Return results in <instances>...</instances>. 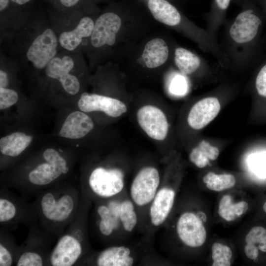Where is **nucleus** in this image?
I'll list each match as a JSON object with an SVG mask.
<instances>
[{
	"instance_id": "f257e3e1",
	"label": "nucleus",
	"mask_w": 266,
	"mask_h": 266,
	"mask_svg": "<svg viewBox=\"0 0 266 266\" xmlns=\"http://www.w3.org/2000/svg\"><path fill=\"white\" fill-rule=\"evenodd\" d=\"M58 38L51 29H46L37 35L29 47L26 57L33 67L37 69L45 68L56 56Z\"/></svg>"
},
{
	"instance_id": "f03ea898",
	"label": "nucleus",
	"mask_w": 266,
	"mask_h": 266,
	"mask_svg": "<svg viewBox=\"0 0 266 266\" xmlns=\"http://www.w3.org/2000/svg\"><path fill=\"white\" fill-rule=\"evenodd\" d=\"M89 183L96 194L102 197H110L123 190L124 173L118 168L106 169L98 167L91 172Z\"/></svg>"
},
{
	"instance_id": "7ed1b4c3",
	"label": "nucleus",
	"mask_w": 266,
	"mask_h": 266,
	"mask_svg": "<svg viewBox=\"0 0 266 266\" xmlns=\"http://www.w3.org/2000/svg\"><path fill=\"white\" fill-rule=\"evenodd\" d=\"M138 125L151 138L162 141L168 132V123L165 114L159 107L146 105L140 107L136 113Z\"/></svg>"
},
{
	"instance_id": "20e7f679",
	"label": "nucleus",
	"mask_w": 266,
	"mask_h": 266,
	"mask_svg": "<svg viewBox=\"0 0 266 266\" xmlns=\"http://www.w3.org/2000/svg\"><path fill=\"white\" fill-rule=\"evenodd\" d=\"M160 184V175L155 167L142 168L134 178L131 187V195L133 201L142 206L150 202L155 197Z\"/></svg>"
},
{
	"instance_id": "39448f33",
	"label": "nucleus",
	"mask_w": 266,
	"mask_h": 266,
	"mask_svg": "<svg viewBox=\"0 0 266 266\" xmlns=\"http://www.w3.org/2000/svg\"><path fill=\"white\" fill-rule=\"evenodd\" d=\"M74 66L70 56H56L45 68V72L48 77L58 80L66 92L74 95L79 92L80 84L78 78L70 73Z\"/></svg>"
},
{
	"instance_id": "423d86ee",
	"label": "nucleus",
	"mask_w": 266,
	"mask_h": 266,
	"mask_svg": "<svg viewBox=\"0 0 266 266\" xmlns=\"http://www.w3.org/2000/svg\"><path fill=\"white\" fill-rule=\"evenodd\" d=\"M77 104L82 112L102 111L112 117H118L128 110L126 104L118 99L86 92L82 94Z\"/></svg>"
},
{
	"instance_id": "0eeeda50",
	"label": "nucleus",
	"mask_w": 266,
	"mask_h": 266,
	"mask_svg": "<svg viewBox=\"0 0 266 266\" xmlns=\"http://www.w3.org/2000/svg\"><path fill=\"white\" fill-rule=\"evenodd\" d=\"M177 232L181 240L191 247L202 246L206 239V231L201 221L192 212H185L179 217Z\"/></svg>"
},
{
	"instance_id": "6e6552de",
	"label": "nucleus",
	"mask_w": 266,
	"mask_h": 266,
	"mask_svg": "<svg viewBox=\"0 0 266 266\" xmlns=\"http://www.w3.org/2000/svg\"><path fill=\"white\" fill-rule=\"evenodd\" d=\"M121 25L120 17L112 12L101 15L94 23L91 35V43L95 48H100L105 44L112 46L116 41V34Z\"/></svg>"
},
{
	"instance_id": "1a4fd4ad",
	"label": "nucleus",
	"mask_w": 266,
	"mask_h": 266,
	"mask_svg": "<svg viewBox=\"0 0 266 266\" xmlns=\"http://www.w3.org/2000/svg\"><path fill=\"white\" fill-rule=\"evenodd\" d=\"M262 24L261 19L253 10L244 11L237 16L230 29V35L237 43L250 42L257 36Z\"/></svg>"
},
{
	"instance_id": "9d476101",
	"label": "nucleus",
	"mask_w": 266,
	"mask_h": 266,
	"mask_svg": "<svg viewBox=\"0 0 266 266\" xmlns=\"http://www.w3.org/2000/svg\"><path fill=\"white\" fill-rule=\"evenodd\" d=\"M220 109L221 105L217 98H203L191 108L187 117L188 124L193 129L201 130L217 116Z\"/></svg>"
},
{
	"instance_id": "9b49d317",
	"label": "nucleus",
	"mask_w": 266,
	"mask_h": 266,
	"mask_svg": "<svg viewBox=\"0 0 266 266\" xmlns=\"http://www.w3.org/2000/svg\"><path fill=\"white\" fill-rule=\"evenodd\" d=\"M82 253L80 242L74 237L66 235L58 241L51 255L53 266H71L78 260Z\"/></svg>"
},
{
	"instance_id": "f8f14e48",
	"label": "nucleus",
	"mask_w": 266,
	"mask_h": 266,
	"mask_svg": "<svg viewBox=\"0 0 266 266\" xmlns=\"http://www.w3.org/2000/svg\"><path fill=\"white\" fill-rule=\"evenodd\" d=\"M92 119L84 112L76 111L68 115L59 133L60 136L79 139L88 134L94 128Z\"/></svg>"
},
{
	"instance_id": "ddd939ff",
	"label": "nucleus",
	"mask_w": 266,
	"mask_h": 266,
	"mask_svg": "<svg viewBox=\"0 0 266 266\" xmlns=\"http://www.w3.org/2000/svg\"><path fill=\"white\" fill-rule=\"evenodd\" d=\"M43 214L48 219L61 222L66 220L73 208V201L70 196L66 195L56 201L51 193L45 194L41 201Z\"/></svg>"
},
{
	"instance_id": "4468645a",
	"label": "nucleus",
	"mask_w": 266,
	"mask_h": 266,
	"mask_svg": "<svg viewBox=\"0 0 266 266\" xmlns=\"http://www.w3.org/2000/svg\"><path fill=\"white\" fill-rule=\"evenodd\" d=\"M94 23L91 18L83 17L73 29L60 34L59 44L66 50L73 51L79 45L83 38L91 36Z\"/></svg>"
},
{
	"instance_id": "2eb2a0df",
	"label": "nucleus",
	"mask_w": 266,
	"mask_h": 266,
	"mask_svg": "<svg viewBox=\"0 0 266 266\" xmlns=\"http://www.w3.org/2000/svg\"><path fill=\"white\" fill-rule=\"evenodd\" d=\"M174 198V191L167 188H162L156 194L150 211L153 225L159 226L166 220L173 206Z\"/></svg>"
},
{
	"instance_id": "dca6fc26",
	"label": "nucleus",
	"mask_w": 266,
	"mask_h": 266,
	"mask_svg": "<svg viewBox=\"0 0 266 266\" xmlns=\"http://www.w3.org/2000/svg\"><path fill=\"white\" fill-rule=\"evenodd\" d=\"M168 56V48L166 43L162 39L156 38L146 44L142 58L147 67L153 68L164 64Z\"/></svg>"
},
{
	"instance_id": "f3484780",
	"label": "nucleus",
	"mask_w": 266,
	"mask_h": 266,
	"mask_svg": "<svg viewBox=\"0 0 266 266\" xmlns=\"http://www.w3.org/2000/svg\"><path fill=\"white\" fill-rule=\"evenodd\" d=\"M148 5L153 16L158 21L172 26L180 23V13L166 0H149Z\"/></svg>"
},
{
	"instance_id": "a211bd4d",
	"label": "nucleus",
	"mask_w": 266,
	"mask_h": 266,
	"mask_svg": "<svg viewBox=\"0 0 266 266\" xmlns=\"http://www.w3.org/2000/svg\"><path fill=\"white\" fill-rule=\"evenodd\" d=\"M131 251L125 246L108 248L100 253L97 258L99 266H131L133 259L130 256Z\"/></svg>"
},
{
	"instance_id": "6ab92c4d",
	"label": "nucleus",
	"mask_w": 266,
	"mask_h": 266,
	"mask_svg": "<svg viewBox=\"0 0 266 266\" xmlns=\"http://www.w3.org/2000/svg\"><path fill=\"white\" fill-rule=\"evenodd\" d=\"M32 140V136L24 133H13L0 138V152L10 157L18 156L29 146Z\"/></svg>"
},
{
	"instance_id": "aec40b11",
	"label": "nucleus",
	"mask_w": 266,
	"mask_h": 266,
	"mask_svg": "<svg viewBox=\"0 0 266 266\" xmlns=\"http://www.w3.org/2000/svg\"><path fill=\"white\" fill-rule=\"evenodd\" d=\"M219 149L206 140H202L195 147L189 154L190 161L199 168H204L219 155Z\"/></svg>"
},
{
	"instance_id": "412c9836",
	"label": "nucleus",
	"mask_w": 266,
	"mask_h": 266,
	"mask_svg": "<svg viewBox=\"0 0 266 266\" xmlns=\"http://www.w3.org/2000/svg\"><path fill=\"white\" fill-rule=\"evenodd\" d=\"M63 173L62 168L48 162L38 165L29 174V180L33 184L36 185H47Z\"/></svg>"
},
{
	"instance_id": "4be33fe9",
	"label": "nucleus",
	"mask_w": 266,
	"mask_h": 266,
	"mask_svg": "<svg viewBox=\"0 0 266 266\" xmlns=\"http://www.w3.org/2000/svg\"><path fill=\"white\" fill-rule=\"evenodd\" d=\"M249 205L245 201L233 202L230 195H226L220 200L218 205V214L227 221L236 220L244 214L248 210Z\"/></svg>"
},
{
	"instance_id": "5701e85b",
	"label": "nucleus",
	"mask_w": 266,
	"mask_h": 266,
	"mask_svg": "<svg viewBox=\"0 0 266 266\" xmlns=\"http://www.w3.org/2000/svg\"><path fill=\"white\" fill-rule=\"evenodd\" d=\"M174 61L175 65L184 74H190L199 67L200 58L191 51L182 47L175 49Z\"/></svg>"
},
{
	"instance_id": "b1692460",
	"label": "nucleus",
	"mask_w": 266,
	"mask_h": 266,
	"mask_svg": "<svg viewBox=\"0 0 266 266\" xmlns=\"http://www.w3.org/2000/svg\"><path fill=\"white\" fill-rule=\"evenodd\" d=\"M203 181L210 190L220 192L233 188L236 183V179L231 174L209 172L204 176Z\"/></svg>"
},
{
	"instance_id": "393cba45",
	"label": "nucleus",
	"mask_w": 266,
	"mask_h": 266,
	"mask_svg": "<svg viewBox=\"0 0 266 266\" xmlns=\"http://www.w3.org/2000/svg\"><path fill=\"white\" fill-rule=\"evenodd\" d=\"M98 212L101 220L100 223V230L105 235H109L114 229L119 226V219L115 217L110 212L109 208L101 205L98 208Z\"/></svg>"
},
{
	"instance_id": "a878e982",
	"label": "nucleus",
	"mask_w": 266,
	"mask_h": 266,
	"mask_svg": "<svg viewBox=\"0 0 266 266\" xmlns=\"http://www.w3.org/2000/svg\"><path fill=\"white\" fill-rule=\"evenodd\" d=\"M213 266H230L232 251L228 246L215 242L211 247Z\"/></svg>"
},
{
	"instance_id": "bb28decb",
	"label": "nucleus",
	"mask_w": 266,
	"mask_h": 266,
	"mask_svg": "<svg viewBox=\"0 0 266 266\" xmlns=\"http://www.w3.org/2000/svg\"><path fill=\"white\" fill-rule=\"evenodd\" d=\"M119 219L124 229L127 232H131L135 226L137 216L131 201L125 200L121 203Z\"/></svg>"
},
{
	"instance_id": "cd10ccee",
	"label": "nucleus",
	"mask_w": 266,
	"mask_h": 266,
	"mask_svg": "<svg viewBox=\"0 0 266 266\" xmlns=\"http://www.w3.org/2000/svg\"><path fill=\"white\" fill-rule=\"evenodd\" d=\"M245 242L266 253V229L261 226L253 227L246 234Z\"/></svg>"
},
{
	"instance_id": "c85d7f7f",
	"label": "nucleus",
	"mask_w": 266,
	"mask_h": 266,
	"mask_svg": "<svg viewBox=\"0 0 266 266\" xmlns=\"http://www.w3.org/2000/svg\"><path fill=\"white\" fill-rule=\"evenodd\" d=\"M18 97L15 91L0 87V109L3 110L15 104L18 101Z\"/></svg>"
},
{
	"instance_id": "c756f323",
	"label": "nucleus",
	"mask_w": 266,
	"mask_h": 266,
	"mask_svg": "<svg viewBox=\"0 0 266 266\" xmlns=\"http://www.w3.org/2000/svg\"><path fill=\"white\" fill-rule=\"evenodd\" d=\"M43 156L47 162L61 167L63 169V173L66 174L68 172V168L66 161L54 149H46L43 153Z\"/></svg>"
},
{
	"instance_id": "7c9ffc66",
	"label": "nucleus",
	"mask_w": 266,
	"mask_h": 266,
	"mask_svg": "<svg viewBox=\"0 0 266 266\" xmlns=\"http://www.w3.org/2000/svg\"><path fill=\"white\" fill-rule=\"evenodd\" d=\"M255 86L258 96L266 100V64L260 68L257 74Z\"/></svg>"
},
{
	"instance_id": "2f4dec72",
	"label": "nucleus",
	"mask_w": 266,
	"mask_h": 266,
	"mask_svg": "<svg viewBox=\"0 0 266 266\" xmlns=\"http://www.w3.org/2000/svg\"><path fill=\"white\" fill-rule=\"evenodd\" d=\"M42 259L37 253L26 252L22 254L17 263L18 266H41Z\"/></svg>"
},
{
	"instance_id": "473e14b6",
	"label": "nucleus",
	"mask_w": 266,
	"mask_h": 266,
	"mask_svg": "<svg viewBox=\"0 0 266 266\" xmlns=\"http://www.w3.org/2000/svg\"><path fill=\"white\" fill-rule=\"evenodd\" d=\"M16 208L10 201L4 199L0 200V222H4L12 219L15 215Z\"/></svg>"
},
{
	"instance_id": "72a5a7b5",
	"label": "nucleus",
	"mask_w": 266,
	"mask_h": 266,
	"mask_svg": "<svg viewBox=\"0 0 266 266\" xmlns=\"http://www.w3.org/2000/svg\"><path fill=\"white\" fill-rule=\"evenodd\" d=\"M187 89V83L184 77L177 75L173 77L170 83L169 89L172 93L177 95H183Z\"/></svg>"
},
{
	"instance_id": "f704fd0d",
	"label": "nucleus",
	"mask_w": 266,
	"mask_h": 266,
	"mask_svg": "<svg viewBox=\"0 0 266 266\" xmlns=\"http://www.w3.org/2000/svg\"><path fill=\"white\" fill-rule=\"evenodd\" d=\"M12 264V258L8 250L0 244V266H10Z\"/></svg>"
},
{
	"instance_id": "c9c22d12",
	"label": "nucleus",
	"mask_w": 266,
	"mask_h": 266,
	"mask_svg": "<svg viewBox=\"0 0 266 266\" xmlns=\"http://www.w3.org/2000/svg\"><path fill=\"white\" fill-rule=\"evenodd\" d=\"M259 249L254 245L246 243L244 247V252L246 256L250 260H256L259 254Z\"/></svg>"
},
{
	"instance_id": "e433bc0d",
	"label": "nucleus",
	"mask_w": 266,
	"mask_h": 266,
	"mask_svg": "<svg viewBox=\"0 0 266 266\" xmlns=\"http://www.w3.org/2000/svg\"><path fill=\"white\" fill-rule=\"evenodd\" d=\"M8 84V78L7 73L3 70H0V87L6 88Z\"/></svg>"
},
{
	"instance_id": "4c0bfd02",
	"label": "nucleus",
	"mask_w": 266,
	"mask_h": 266,
	"mask_svg": "<svg viewBox=\"0 0 266 266\" xmlns=\"http://www.w3.org/2000/svg\"><path fill=\"white\" fill-rule=\"evenodd\" d=\"M231 0H216L218 6L221 9H226L229 6Z\"/></svg>"
},
{
	"instance_id": "58836bf2",
	"label": "nucleus",
	"mask_w": 266,
	"mask_h": 266,
	"mask_svg": "<svg viewBox=\"0 0 266 266\" xmlns=\"http://www.w3.org/2000/svg\"><path fill=\"white\" fill-rule=\"evenodd\" d=\"M61 3L65 6L71 7L75 5L79 0H60Z\"/></svg>"
},
{
	"instance_id": "ea45409f",
	"label": "nucleus",
	"mask_w": 266,
	"mask_h": 266,
	"mask_svg": "<svg viewBox=\"0 0 266 266\" xmlns=\"http://www.w3.org/2000/svg\"><path fill=\"white\" fill-rule=\"evenodd\" d=\"M9 0H0V11L4 10L8 5Z\"/></svg>"
},
{
	"instance_id": "a19ab883",
	"label": "nucleus",
	"mask_w": 266,
	"mask_h": 266,
	"mask_svg": "<svg viewBox=\"0 0 266 266\" xmlns=\"http://www.w3.org/2000/svg\"><path fill=\"white\" fill-rule=\"evenodd\" d=\"M12 1H13L14 3H16L17 4L22 5L28 2H29L30 0H11Z\"/></svg>"
},
{
	"instance_id": "79ce46f5",
	"label": "nucleus",
	"mask_w": 266,
	"mask_h": 266,
	"mask_svg": "<svg viewBox=\"0 0 266 266\" xmlns=\"http://www.w3.org/2000/svg\"><path fill=\"white\" fill-rule=\"evenodd\" d=\"M263 210L264 212L266 213V201L264 203L263 205Z\"/></svg>"
}]
</instances>
